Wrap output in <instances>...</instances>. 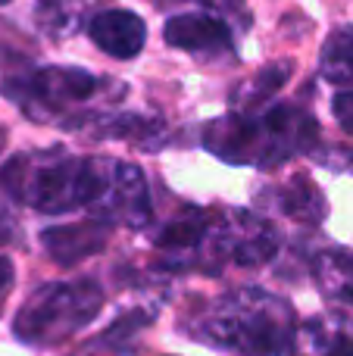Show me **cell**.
I'll return each mask as SVG.
<instances>
[{
  "mask_svg": "<svg viewBox=\"0 0 353 356\" xmlns=\"http://www.w3.org/2000/svg\"><path fill=\"white\" fill-rule=\"evenodd\" d=\"M88 0H38L35 22L47 38H66L79 29V19L85 16Z\"/></svg>",
  "mask_w": 353,
  "mask_h": 356,
  "instance_id": "e0dca14e",
  "label": "cell"
},
{
  "mask_svg": "<svg viewBox=\"0 0 353 356\" xmlns=\"http://www.w3.org/2000/svg\"><path fill=\"white\" fill-rule=\"evenodd\" d=\"M13 238H16V216H13V209L6 207L3 200H0V247L10 244Z\"/></svg>",
  "mask_w": 353,
  "mask_h": 356,
  "instance_id": "ffe728a7",
  "label": "cell"
},
{
  "mask_svg": "<svg viewBox=\"0 0 353 356\" xmlns=\"http://www.w3.org/2000/svg\"><path fill=\"white\" fill-rule=\"evenodd\" d=\"M197 338L231 356H288L297 334L288 300L263 288H238L200 309Z\"/></svg>",
  "mask_w": 353,
  "mask_h": 356,
  "instance_id": "7a4b0ae2",
  "label": "cell"
},
{
  "mask_svg": "<svg viewBox=\"0 0 353 356\" xmlns=\"http://www.w3.org/2000/svg\"><path fill=\"white\" fill-rule=\"evenodd\" d=\"M331 116L347 135H353V88H341L331 100Z\"/></svg>",
  "mask_w": 353,
  "mask_h": 356,
  "instance_id": "ac0fdd59",
  "label": "cell"
},
{
  "mask_svg": "<svg viewBox=\"0 0 353 356\" xmlns=\"http://www.w3.org/2000/svg\"><path fill=\"white\" fill-rule=\"evenodd\" d=\"M313 275L331 300L353 307V253L322 250L313 259Z\"/></svg>",
  "mask_w": 353,
  "mask_h": 356,
  "instance_id": "5bb4252c",
  "label": "cell"
},
{
  "mask_svg": "<svg viewBox=\"0 0 353 356\" xmlns=\"http://www.w3.org/2000/svg\"><path fill=\"white\" fill-rule=\"evenodd\" d=\"M197 3H206V6H213V10H219V13H229V10H235L241 0H197Z\"/></svg>",
  "mask_w": 353,
  "mask_h": 356,
  "instance_id": "44dd1931",
  "label": "cell"
},
{
  "mask_svg": "<svg viewBox=\"0 0 353 356\" xmlns=\"http://www.w3.org/2000/svg\"><path fill=\"white\" fill-rule=\"evenodd\" d=\"M288 356H353V325L335 316L310 319L297 328Z\"/></svg>",
  "mask_w": 353,
  "mask_h": 356,
  "instance_id": "8fae6325",
  "label": "cell"
},
{
  "mask_svg": "<svg viewBox=\"0 0 353 356\" xmlns=\"http://www.w3.org/2000/svg\"><path fill=\"white\" fill-rule=\"evenodd\" d=\"M169 47L188 50L197 56H229L231 54V29L213 13H179L163 29Z\"/></svg>",
  "mask_w": 353,
  "mask_h": 356,
  "instance_id": "ba28073f",
  "label": "cell"
},
{
  "mask_svg": "<svg viewBox=\"0 0 353 356\" xmlns=\"http://www.w3.org/2000/svg\"><path fill=\"white\" fill-rule=\"evenodd\" d=\"M0 3H10V0H0Z\"/></svg>",
  "mask_w": 353,
  "mask_h": 356,
  "instance_id": "603a6c76",
  "label": "cell"
},
{
  "mask_svg": "<svg viewBox=\"0 0 353 356\" xmlns=\"http://www.w3.org/2000/svg\"><path fill=\"white\" fill-rule=\"evenodd\" d=\"M319 141V125L297 104H266L260 110L213 119L204 129V147L231 166L272 169Z\"/></svg>",
  "mask_w": 353,
  "mask_h": 356,
  "instance_id": "6da1fadb",
  "label": "cell"
},
{
  "mask_svg": "<svg viewBox=\"0 0 353 356\" xmlns=\"http://www.w3.org/2000/svg\"><path fill=\"white\" fill-rule=\"evenodd\" d=\"M3 147H6V129L0 125V154H3Z\"/></svg>",
  "mask_w": 353,
  "mask_h": 356,
  "instance_id": "7402d4cb",
  "label": "cell"
},
{
  "mask_svg": "<svg viewBox=\"0 0 353 356\" xmlns=\"http://www.w3.org/2000/svg\"><path fill=\"white\" fill-rule=\"evenodd\" d=\"M213 216L200 207H185L181 213H175L169 222H163L154 232V247L169 253H185V250H197L204 244L206 232L213 225Z\"/></svg>",
  "mask_w": 353,
  "mask_h": 356,
  "instance_id": "4fadbf2b",
  "label": "cell"
},
{
  "mask_svg": "<svg viewBox=\"0 0 353 356\" xmlns=\"http://www.w3.org/2000/svg\"><path fill=\"white\" fill-rule=\"evenodd\" d=\"M269 197L275 200L272 207L281 216L300 222V225H319L325 219V197L306 175H294L291 181L279 184Z\"/></svg>",
  "mask_w": 353,
  "mask_h": 356,
  "instance_id": "7c38bea8",
  "label": "cell"
},
{
  "mask_svg": "<svg viewBox=\"0 0 353 356\" xmlns=\"http://www.w3.org/2000/svg\"><path fill=\"white\" fill-rule=\"evenodd\" d=\"M13 282H16V269H13V259L0 253V313H3L6 300H10Z\"/></svg>",
  "mask_w": 353,
  "mask_h": 356,
  "instance_id": "d6986e66",
  "label": "cell"
},
{
  "mask_svg": "<svg viewBox=\"0 0 353 356\" xmlns=\"http://www.w3.org/2000/svg\"><path fill=\"white\" fill-rule=\"evenodd\" d=\"M0 188L10 200L25 203L38 213H69L88 203L91 163L60 147L16 154L0 169Z\"/></svg>",
  "mask_w": 353,
  "mask_h": 356,
  "instance_id": "3957f363",
  "label": "cell"
},
{
  "mask_svg": "<svg viewBox=\"0 0 353 356\" xmlns=\"http://www.w3.org/2000/svg\"><path fill=\"white\" fill-rule=\"evenodd\" d=\"M325 81L338 88H353V29H338L329 35L319 60Z\"/></svg>",
  "mask_w": 353,
  "mask_h": 356,
  "instance_id": "2e32d148",
  "label": "cell"
},
{
  "mask_svg": "<svg viewBox=\"0 0 353 356\" xmlns=\"http://www.w3.org/2000/svg\"><path fill=\"white\" fill-rule=\"evenodd\" d=\"M88 35L104 54L116 56V60H135L144 50L147 41V29L144 19L131 10H100L88 22Z\"/></svg>",
  "mask_w": 353,
  "mask_h": 356,
  "instance_id": "9c48e42d",
  "label": "cell"
},
{
  "mask_svg": "<svg viewBox=\"0 0 353 356\" xmlns=\"http://www.w3.org/2000/svg\"><path fill=\"white\" fill-rule=\"evenodd\" d=\"M88 163H91V194L85 209L91 219L106 225L147 228L154 219V203L141 169L116 156H91Z\"/></svg>",
  "mask_w": 353,
  "mask_h": 356,
  "instance_id": "8992f818",
  "label": "cell"
},
{
  "mask_svg": "<svg viewBox=\"0 0 353 356\" xmlns=\"http://www.w3.org/2000/svg\"><path fill=\"white\" fill-rule=\"evenodd\" d=\"M110 81L88 69L44 66L22 79L19 104L35 122H85L94 100H106Z\"/></svg>",
  "mask_w": 353,
  "mask_h": 356,
  "instance_id": "5b68a950",
  "label": "cell"
},
{
  "mask_svg": "<svg viewBox=\"0 0 353 356\" xmlns=\"http://www.w3.org/2000/svg\"><path fill=\"white\" fill-rule=\"evenodd\" d=\"M200 247L219 266L260 269L279 253V232L254 209H229L213 216V225Z\"/></svg>",
  "mask_w": 353,
  "mask_h": 356,
  "instance_id": "52a82bcc",
  "label": "cell"
},
{
  "mask_svg": "<svg viewBox=\"0 0 353 356\" xmlns=\"http://www.w3.org/2000/svg\"><path fill=\"white\" fill-rule=\"evenodd\" d=\"M106 241H110V225L97 219L79 222V225H56L41 234L44 250L60 266H75L81 259L94 257L106 247Z\"/></svg>",
  "mask_w": 353,
  "mask_h": 356,
  "instance_id": "30bf717a",
  "label": "cell"
},
{
  "mask_svg": "<svg viewBox=\"0 0 353 356\" xmlns=\"http://www.w3.org/2000/svg\"><path fill=\"white\" fill-rule=\"evenodd\" d=\"M291 75V66L288 63H272V66L260 69L254 79H247L244 85L235 88V106L238 113H247V110H260L266 106L275 94L281 91V85L288 81Z\"/></svg>",
  "mask_w": 353,
  "mask_h": 356,
  "instance_id": "9a60e30c",
  "label": "cell"
},
{
  "mask_svg": "<svg viewBox=\"0 0 353 356\" xmlns=\"http://www.w3.org/2000/svg\"><path fill=\"white\" fill-rule=\"evenodd\" d=\"M104 309V288L94 278L41 284L16 313L13 332L35 347H54L91 325Z\"/></svg>",
  "mask_w": 353,
  "mask_h": 356,
  "instance_id": "277c9868",
  "label": "cell"
}]
</instances>
